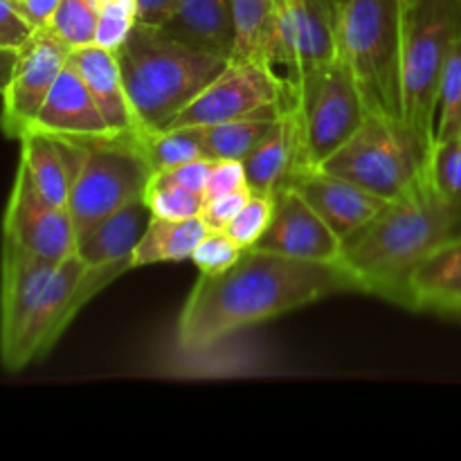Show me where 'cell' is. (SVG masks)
<instances>
[{"label":"cell","mask_w":461,"mask_h":461,"mask_svg":"<svg viewBox=\"0 0 461 461\" xmlns=\"http://www.w3.org/2000/svg\"><path fill=\"white\" fill-rule=\"evenodd\" d=\"M345 293L363 288L340 261L295 259L248 248L228 270L196 279L171 340L201 345Z\"/></svg>","instance_id":"obj_1"},{"label":"cell","mask_w":461,"mask_h":461,"mask_svg":"<svg viewBox=\"0 0 461 461\" xmlns=\"http://www.w3.org/2000/svg\"><path fill=\"white\" fill-rule=\"evenodd\" d=\"M461 232V214L444 201L428 169L347 241L340 264L354 273L363 293L408 306L414 268L439 243Z\"/></svg>","instance_id":"obj_2"},{"label":"cell","mask_w":461,"mask_h":461,"mask_svg":"<svg viewBox=\"0 0 461 461\" xmlns=\"http://www.w3.org/2000/svg\"><path fill=\"white\" fill-rule=\"evenodd\" d=\"M126 97L138 129H167L169 122L228 66L230 59L140 23L117 52Z\"/></svg>","instance_id":"obj_3"},{"label":"cell","mask_w":461,"mask_h":461,"mask_svg":"<svg viewBox=\"0 0 461 461\" xmlns=\"http://www.w3.org/2000/svg\"><path fill=\"white\" fill-rule=\"evenodd\" d=\"M338 54L369 113L403 117V7L399 0H347Z\"/></svg>","instance_id":"obj_4"},{"label":"cell","mask_w":461,"mask_h":461,"mask_svg":"<svg viewBox=\"0 0 461 461\" xmlns=\"http://www.w3.org/2000/svg\"><path fill=\"white\" fill-rule=\"evenodd\" d=\"M432 144L403 117L367 113L358 131L318 169L351 180L390 201L421 178Z\"/></svg>","instance_id":"obj_5"},{"label":"cell","mask_w":461,"mask_h":461,"mask_svg":"<svg viewBox=\"0 0 461 461\" xmlns=\"http://www.w3.org/2000/svg\"><path fill=\"white\" fill-rule=\"evenodd\" d=\"M459 34L461 0H414L403 9V120L430 142L441 72Z\"/></svg>","instance_id":"obj_6"},{"label":"cell","mask_w":461,"mask_h":461,"mask_svg":"<svg viewBox=\"0 0 461 461\" xmlns=\"http://www.w3.org/2000/svg\"><path fill=\"white\" fill-rule=\"evenodd\" d=\"M288 79L293 86V111L304 138L306 162L311 169H318L358 131L369 111L340 54L302 68L288 75Z\"/></svg>","instance_id":"obj_7"},{"label":"cell","mask_w":461,"mask_h":461,"mask_svg":"<svg viewBox=\"0 0 461 461\" xmlns=\"http://www.w3.org/2000/svg\"><path fill=\"white\" fill-rule=\"evenodd\" d=\"M151 176L153 167L135 147L133 135L88 142L68 201L77 234L142 198Z\"/></svg>","instance_id":"obj_8"},{"label":"cell","mask_w":461,"mask_h":461,"mask_svg":"<svg viewBox=\"0 0 461 461\" xmlns=\"http://www.w3.org/2000/svg\"><path fill=\"white\" fill-rule=\"evenodd\" d=\"M293 106L291 79L277 68L257 61H232L169 122L178 126H210L243 117H279Z\"/></svg>","instance_id":"obj_9"},{"label":"cell","mask_w":461,"mask_h":461,"mask_svg":"<svg viewBox=\"0 0 461 461\" xmlns=\"http://www.w3.org/2000/svg\"><path fill=\"white\" fill-rule=\"evenodd\" d=\"M277 351L255 329L228 333L201 345L169 340L153 354L151 369L169 378H248L275 374Z\"/></svg>","instance_id":"obj_10"},{"label":"cell","mask_w":461,"mask_h":461,"mask_svg":"<svg viewBox=\"0 0 461 461\" xmlns=\"http://www.w3.org/2000/svg\"><path fill=\"white\" fill-rule=\"evenodd\" d=\"M3 241L54 264L75 255L77 248V230L68 207L45 201L21 162L5 207Z\"/></svg>","instance_id":"obj_11"},{"label":"cell","mask_w":461,"mask_h":461,"mask_svg":"<svg viewBox=\"0 0 461 461\" xmlns=\"http://www.w3.org/2000/svg\"><path fill=\"white\" fill-rule=\"evenodd\" d=\"M72 50L50 30H36L18 50V61L3 93L0 129L7 138L21 140L36 113L48 99L54 81L68 66Z\"/></svg>","instance_id":"obj_12"},{"label":"cell","mask_w":461,"mask_h":461,"mask_svg":"<svg viewBox=\"0 0 461 461\" xmlns=\"http://www.w3.org/2000/svg\"><path fill=\"white\" fill-rule=\"evenodd\" d=\"M336 0H277V66L288 75L338 57Z\"/></svg>","instance_id":"obj_13"},{"label":"cell","mask_w":461,"mask_h":461,"mask_svg":"<svg viewBox=\"0 0 461 461\" xmlns=\"http://www.w3.org/2000/svg\"><path fill=\"white\" fill-rule=\"evenodd\" d=\"M59 264L3 241V255H0V363L3 367L12 360L27 320Z\"/></svg>","instance_id":"obj_14"},{"label":"cell","mask_w":461,"mask_h":461,"mask_svg":"<svg viewBox=\"0 0 461 461\" xmlns=\"http://www.w3.org/2000/svg\"><path fill=\"white\" fill-rule=\"evenodd\" d=\"M255 248L309 261H340L342 241L293 187L275 194L268 230Z\"/></svg>","instance_id":"obj_15"},{"label":"cell","mask_w":461,"mask_h":461,"mask_svg":"<svg viewBox=\"0 0 461 461\" xmlns=\"http://www.w3.org/2000/svg\"><path fill=\"white\" fill-rule=\"evenodd\" d=\"M84 273L86 264L77 257V252L54 268L43 295L39 297L30 320H27V327L12 360L5 365L7 372H21L30 363L48 356V351L57 345L59 338L77 318L75 309H72V297H75Z\"/></svg>","instance_id":"obj_16"},{"label":"cell","mask_w":461,"mask_h":461,"mask_svg":"<svg viewBox=\"0 0 461 461\" xmlns=\"http://www.w3.org/2000/svg\"><path fill=\"white\" fill-rule=\"evenodd\" d=\"M27 131L52 135V138L77 140V142H102V140L120 138V133L108 124L104 113L99 111L88 86L70 66V61L54 81L48 99Z\"/></svg>","instance_id":"obj_17"},{"label":"cell","mask_w":461,"mask_h":461,"mask_svg":"<svg viewBox=\"0 0 461 461\" xmlns=\"http://www.w3.org/2000/svg\"><path fill=\"white\" fill-rule=\"evenodd\" d=\"M286 187L295 189L322 216L340 241H347L351 234L358 232L387 203V198L376 196L360 185L324 169H304Z\"/></svg>","instance_id":"obj_18"},{"label":"cell","mask_w":461,"mask_h":461,"mask_svg":"<svg viewBox=\"0 0 461 461\" xmlns=\"http://www.w3.org/2000/svg\"><path fill=\"white\" fill-rule=\"evenodd\" d=\"M88 142L52 138L27 131L21 138V165L41 196L57 207H68L75 176L84 165Z\"/></svg>","instance_id":"obj_19"},{"label":"cell","mask_w":461,"mask_h":461,"mask_svg":"<svg viewBox=\"0 0 461 461\" xmlns=\"http://www.w3.org/2000/svg\"><path fill=\"white\" fill-rule=\"evenodd\" d=\"M243 167L252 194H266V196H275L297 174L311 169L306 162L300 122L293 106L279 117L268 138L243 160Z\"/></svg>","instance_id":"obj_20"},{"label":"cell","mask_w":461,"mask_h":461,"mask_svg":"<svg viewBox=\"0 0 461 461\" xmlns=\"http://www.w3.org/2000/svg\"><path fill=\"white\" fill-rule=\"evenodd\" d=\"M405 309L461 320V232L439 243L414 268Z\"/></svg>","instance_id":"obj_21"},{"label":"cell","mask_w":461,"mask_h":461,"mask_svg":"<svg viewBox=\"0 0 461 461\" xmlns=\"http://www.w3.org/2000/svg\"><path fill=\"white\" fill-rule=\"evenodd\" d=\"M149 221H151V210L142 196L113 212L86 232L77 234V257L86 266L120 264L133 270L135 246L142 239Z\"/></svg>","instance_id":"obj_22"},{"label":"cell","mask_w":461,"mask_h":461,"mask_svg":"<svg viewBox=\"0 0 461 461\" xmlns=\"http://www.w3.org/2000/svg\"><path fill=\"white\" fill-rule=\"evenodd\" d=\"M68 61L88 86L90 95L95 97L108 124L120 135L138 133V120H135L129 97H126L117 52L104 50L99 45H86V48L72 50Z\"/></svg>","instance_id":"obj_23"},{"label":"cell","mask_w":461,"mask_h":461,"mask_svg":"<svg viewBox=\"0 0 461 461\" xmlns=\"http://www.w3.org/2000/svg\"><path fill=\"white\" fill-rule=\"evenodd\" d=\"M167 32L205 52L232 57L234 12L232 0H178Z\"/></svg>","instance_id":"obj_24"},{"label":"cell","mask_w":461,"mask_h":461,"mask_svg":"<svg viewBox=\"0 0 461 461\" xmlns=\"http://www.w3.org/2000/svg\"><path fill=\"white\" fill-rule=\"evenodd\" d=\"M232 61H257L277 68V0H232Z\"/></svg>","instance_id":"obj_25"},{"label":"cell","mask_w":461,"mask_h":461,"mask_svg":"<svg viewBox=\"0 0 461 461\" xmlns=\"http://www.w3.org/2000/svg\"><path fill=\"white\" fill-rule=\"evenodd\" d=\"M207 225L201 216L183 221L156 219L151 216L142 239L133 252V268L153 264H178L189 261L192 252L207 234Z\"/></svg>","instance_id":"obj_26"},{"label":"cell","mask_w":461,"mask_h":461,"mask_svg":"<svg viewBox=\"0 0 461 461\" xmlns=\"http://www.w3.org/2000/svg\"><path fill=\"white\" fill-rule=\"evenodd\" d=\"M282 117V115H279ZM279 117H243V120L219 122L196 126L212 160H246L275 129Z\"/></svg>","instance_id":"obj_27"},{"label":"cell","mask_w":461,"mask_h":461,"mask_svg":"<svg viewBox=\"0 0 461 461\" xmlns=\"http://www.w3.org/2000/svg\"><path fill=\"white\" fill-rule=\"evenodd\" d=\"M135 147L140 149L153 171L169 169L189 160L210 158L196 126H178V129H147L133 135ZM212 160V158H210Z\"/></svg>","instance_id":"obj_28"},{"label":"cell","mask_w":461,"mask_h":461,"mask_svg":"<svg viewBox=\"0 0 461 461\" xmlns=\"http://www.w3.org/2000/svg\"><path fill=\"white\" fill-rule=\"evenodd\" d=\"M461 133V34L453 43L439 81L437 97L435 142Z\"/></svg>","instance_id":"obj_29"},{"label":"cell","mask_w":461,"mask_h":461,"mask_svg":"<svg viewBox=\"0 0 461 461\" xmlns=\"http://www.w3.org/2000/svg\"><path fill=\"white\" fill-rule=\"evenodd\" d=\"M48 30L70 50L95 45L97 34V0H61Z\"/></svg>","instance_id":"obj_30"},{"label":"cell","mask_w":461,"mask_h":461,"mask_svg":"<svg viewBox=\"0 0 461 461\" xmlns=\"http://www.w3.org/2000/svg\"><path fill=\"white\" fill-rule=\"evenodd\" d=\"M428 176L444 201L461 214V133L432 144Z\"/></svg>","instance_id":"obj_31"},{"label":"cell","mask_w":461,"mask_h":461,"mask_svg":"<svg viewBox=\"0 0 461 461\" xmlns=\"http://www.w3.org/2000/svg\"><path fill=\"white\" fill-rule=\"evenodd\" d=\"M135 25H138V0H97L95 45L120 52Z\"/></svg>","instance_id":"obj_32"},{"label":"cell","mask_w":461,"mask_h":461,"mask_svg":"<svg viewBox=\"0 0 461 461\" xmlns=\"http://www.w3.org/2000/svg\"><path fill=\"white\" fill-rule=\"evenodd\" d=\"M144 201H147L149 210H151V216L169 221L201 216L203 205H205L203 194L183 187H169V185H147Z\"/></svg>","instance_id":"obj_33"},{"label":"cell","mask_w":461,"mask_h":461,"mask_svg":"<svg viewBox=\"0 0 461 461\" xmlns=\"http://www.w3.org/2000/svg\"><path fill=\"white\" fill-rule=\"evenodd\" d=\"M275 212V196H266V194H252L250 201L243 205V210L234 216L232 223L223 230L228 232L243 250L255 248L264 232L268 230L270 219Z\"/></svg>","instance_id":"obj_34"},{"label":"cell","mask_w":461,"mask_h":461,"mask_svg":"<svg viewBox=\"0 0 461 461\" xmlns=\"http://www.w3.org/2000/svg\"><path fill=\"white\" fill-rule=\"evenodd\" d=\"M241 255L243 248L228 232L207 230V234L201 239L189 261L201 270V275H219L228 270Z\"/></svg>","instance_id":"obj_35"},{"label":"cell","mask_w":461,"mask_h":461,"mask_svg":"<svg viewBox=\"0 0 461 461\" xmlns=\"http://www.w3.org/2000/svg\"><path fill=\"white\" fill-rule=\"evenodd\" d=\"M212 167H214V160H210V158L189 160L183 162V165L169 167V169L153 171L149 185H169V187L192 189V192H198L205 196L207 178L212 174Z\"/></svg>","instance_id":"obj_36"},{"label":"cell","mask_w":461,"mask_h":461,"mask_svg":"<svg viewBox=\"0 0 461 461\" xmlns=\"http://www.w3.org/2000/svg\"><path fill=\"white\" fill-rule=\"evenodd\" d=\"M250 196H252V189L243 187L239 189V192L212 198V201H207L205 205H203L201 219L205 221V225L210 230H225L230 223H232L234 216L243 210V205L250 201Z\"/></svg>","instance_id":"obj_37"},{"label":"cell","mask_w":461,"mask_h":461,"mask_svg":"<svg viewBox=\"0 0 461 461\" xmlns=\"http://www.w3.org/2000/svg\"><path fill=\"white\" fill-rule=\"evenodd\" d=\"M243 187H248V178L241 160H214L212 174L207 178L205 203L212 198L225 196V194L239 192Z\"/></svg>","instance_id":"obj_38"},{"label":"cell","mask_w":461,"mask_h":461,"mask_svg":"<svg viewBox=\"0 0 461 461\" xmlns=\"http://www.w3.org/2000/svg\"><path fill=\"white\" fill-rule=\"evenodd\" d=\"M34 32L30 23L21 16L14 0H0V45L3 48L21 50Z\"/></svg>","instance_id":"obj_39"},{"label":"cell","mask_w":461,"mask_h":461,"mask_svg":"<svg viewBox=\"0 0 461 461\" xmlns=\"http://www.w3.org/2000/svg\"><path fill=\"white\" fill-rule=\"evenodd\" d=\"M14 5L21 16L30 23L32 30H48L61 0H14Z\"/></svg>","instance_id":"obj_40"},{"label":"cell","mask_w":461,"mask_h":461,"mask_svg":"<svg viewBox=\"0 0 461 461\" xmlns=\"http://www.w3.org/2000/svg\"><path fill=\"white\" fill-rule=\"evenodd\" d=\"M178 0H138V21L149 25H165L174 16Z\"/></svg>","instance_id":"obj_41"},{"label":"cell","mask_w":461,"mask_h":461,"mask_svg":"<svg viewBox=\"0 0 461 461\" xmlns=\"http://www.w3.org/2000/svg\"><path fill=\"white\" fill-rule=\"evenodd\" d=\"M16 61H18V50L3 48V45H0V95H3L5 88L9 86V79H12Z\"/></svg>","instance_id":"obj_42"},{"label":"cell","mask_w":461,"mask_h":461,"mask_svg":"<svg viewBox=\"0 0 461 461\" xmlns=\"http://www.w3.org/2000/svg\"><path fill=\"white\" fill-rule=\"evenodd\" d=\"M399 3H401V7H410V5H412L414 3V0H399Z\"/></svg>","instance_id":"obj_43"},{"label":"cell","mask_w":461,"mask_h":461,"mask_svg":"<svg viewBox=\"0 0 461 461\" xmlns=\"http://www.w3.org/2000/svg\"><path fill=\"white\" fill-rule=\"evenodd\" d=\"M336 3H338V5H345V3H347V0H336Z\"/></svg>","instance_id":"obj_44"}]
</instances>
